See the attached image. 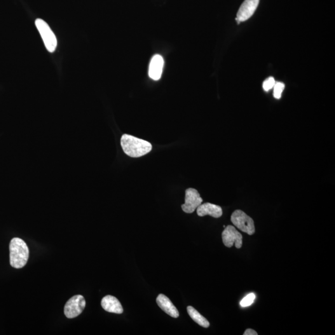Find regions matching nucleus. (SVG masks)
Returning a JSON list of instances; mask_svg holds the SVG:
<instances>
[{"label": "nucleus", "mask_w": 335, "mask_h": 335, "mask_svg": "<svg viewBox=\"0 0 335 335\" xmlns=\"http://www.w3.org/2000/svg\"><path fill=\"white\" fill-rule=\"evenodd\" d=\"M163 67V58L160 55H154L150 63L149 77L154 80L157 81L160 79L162 75Z\"/></svg>", "instance_id": "nucleus-9"}, {"label": "nucleus", "mask_w": 335, "mask_h": 335, "mask_svg": "<svg viewBox=\"0 0 335 335\" xmlns=\"http://www.w3.org/2000/svg\"><path fill=\"white\" fill-rule=\"evenodd\" d=\"M203 200L195 189L188 188L186 190L185 203L181 206L182 210L187 214H191L202 204Z\"/></svg>", "instance_id": "nucleus-7"}, {"label": "nucleus", "mask_w": 335, "mask_h": 335, "mask_svg": "<svg viewBox=\"0 0 335 335\" xmlns=\"http://www.w3.org/2000/svg\"><path fill=\"white\" fill-rule=\"evenodd\" d=\"M276 83L275 78L273 77H269V78L266 79L265 81L263 82V88L264 90L265 91H268L271 90L272 88L274 87Z\"/></svg>", "instance_id": "nucleus-16"}, {"label": "nucleus", "mask_w": 335, "mask_h": 335, "mask_svg": "<svg viewBox=\"0 0 335 335\" xmlns=\"http://www.w3.org/2000/svg\"><path fill=\"white\" fill-rule=\"evenodd\" d=\"M156 303L166 314L173 318L179 317V311L168 297L160 294L156 298Z\"/></svg>", "instance_id": "nucleus-10"}, {"label": "nucleus", "mask_w": 335, "mask_h": 335, "mask_svg": "<svg viewBox=\"0 0 335 335\" xmlns=\"http://www.w3.org/2000/svg\"><path fill=\"white\" fill-rule=\"evenodd\" d=\"M86 301L81 295H77L67 302L64 308V313L68 318H74L80 315L85 308Z\"/></svg>", "instance_id": "nucleus-5"}, {"label": "nucleus", "mask_w": 335, "mask_h": 335, "mask_svg": "<svg viewBox=\"0 0 335 335\" xmlns=\"http://www.w3.org/2000/svg\"><path fill=\"white\" fill-rule=\"evenodd\" d=\"M29 251L22 238H14L9 243V261L11 266L16 269L23 268L29 259Z\"/></svg>", "instance_id": "nucleus-2"}, {"label": "nucleus", "mask_w": 335, "mask_h": 335, "mask_svg": "<svg viewBox=\"0 0 335 335\" xmlns=\"http://www.w3.org/2000/svg\"><path fill=\"white\" fill-rule=\"evenodd\" d=\"M187 311L192 319L198 325H200V326L204 328H208L210 326L208 321L202 315H201L200 313H199V311H197L193 307H187Z\"/></svg>", "instance_id": "nucleus-13"}, {"label": "nucleus", "mask_w": 335, "mask_h": 335, "mask_svg": "<svg viewBox=\"0 0 335 335\" xmlns=\"http://www.w3.org/2000/svg\"><path fill=\"white\" fill-rule=\"evenodd\" d=\"M196 209L197 214L200 217L208 215L214 218H219L223 214L221 206L208 203L201 204Z\"/></svg>", "instance_id": "nucleus-11"}, {"label": "nucleus", "mask_w": 335, "mask_h": 335, "mask_svg": "<svg viewBox=\"0 0 335 335\" xmlns=\"http://www.w3.org/2000/svg\"><path fill=\"white\" fill-rule=\"evenodd\" d=\"M231 221L234 226L248 235H252L255 232L254 220L242 210H236L231 216Z\"/></svg>", "instance_id": "nucleus-4"}, {"label": "nucleus", "mask_w": 335, "mask_h": 335, "mask_svg": "<svg viewBox=\"0 0 335 335\" xmlns=\"http://www.w3.org/2000/svg\"><path fill=\"white\" fill-rule=\"evenodd\" d=\"M121 144L124 153L132 158L144 156L152 149L151 143L128 134L122 136Z\"/></svg>", "instance_id": "nucleus-1"}, {"label": "nucleus", "mask_w": 335, "mask_h": 335, "mask_svg": "<svg viewBox=\"0 0 335 335\" xmlns=\"http://www.w3.org/2000/svg\"><path fill=\"white\" fill-rule=\"evenodd\" d=\"M255 299V295L252 293V294H248L247 296H246L245 298L241 301L240 305L243 307V308L252 305V304L254 303Z\"/></svg>", "instance_id": "nucleus-15"}, {"label": "nucleus", "mask_w": 335, "mask_h": 335, "mask_svg": "<svg viewBox=\"0 0 335 335\" xmlns=\"http://www.w3.org/2000/svg\"><path fill=\"white\" fill-rule=\"evenodd\" d=\"M222 241L225 246L227 247L231 248L233 245L235 247L240 249L243 244V236L233 226H228L226 227L223 232L222 233Z\"/></svg>", "instance_id": "nucleus-6"}, {"label": "nucleus", "mask_w": 335, "mask_h": 335, "mask_svg": "<svg viewBox=\"0 0 335 335\" xmlns=\"http://www.w3.org/2000/svg\"><path fill=\"white\" fill-rule=\"evenodd\" d=\"M274 97L276 99H280L283 91H284L285 85L281 82H277L274 86Z\"/></svg>", "instance_id": "nucleus-14"}, {"label": "nucleus", "mask_w": 335, "mask_h": 335, "mask_svg": "<svg viewBox=\"0 0 335 335\" xmlns=\"http://www.w3.org/2000/svg\"><path fill=\"white\" fill-rule=\"evenodd\" d=\"M35 24L43 40L47 50L49 52H54L57 46V38L48 23L41 19H37Z\"/></svg>", "instance_id": "nucleus-3"}, {"label": "nucleus", "mask_w": 335, "mask_h": 335, "mask_svg": "<svg viewBox=\"0 0 335 335\" xmlns=\"http://www.w3.org/2000/svg\"><path fill=\"white\" fill-rule=\"evenodd\" d=\"M259 0H245L238 9L236 20L245 22L254 15L259 4Z\"/></svg>", "instance_id": "nucleus-8"}, {"label": "nucleus", "mask_w": 335, "mask_h": 335, "mask_svg": "<svg viewBox=\"0 0 335 335\" xmlns=\"http://www.w3.org/2000/svg\"><path fill=\"white\" fill-rule=\"evenodd\" d=\"M244 335H257V332L253 329H247L244 333Z\"/></svg>", "instance_id": "nucleus-17"}, {"label": "nucleus", "mask_w": 335, "mask_h": 335, "mask_svg": "<svg viewBox=\"0 0 335 335\" xmlns=\"http://www.w3.org/2000/svg\"><path fill=\"white\" fill-rule=\"evenodd\" d=\"M102 306L104 310L110 313L121 314L123 313V308L121 302L116 297L112 296H106L103 297L102 301Z\"/></svg>", "instance_id": "nucleus-12"}]
</instances>
